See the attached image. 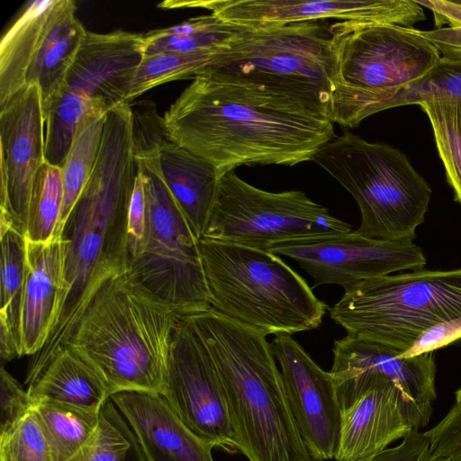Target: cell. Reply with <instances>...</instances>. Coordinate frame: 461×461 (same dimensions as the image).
Segmentation results:
<instances>
[{
  "label": "cell",
  "instance_id": "cell-33",
  "mask_svg": "<svg viewBox=\"0 0 461 461\" xmlns=\"http://www.w3.org/2000/svg\"><path fill=\"white\" fill-rule=\"evenodd\" d=\"M0 461H50L48 438L34 408L0 436Z\"/></svg>",
  "mask_w": 461,
  "mask_h": 461
},
{
  "label": "cell",
  "instance_id": "cell-16",
  "mask_svg": "<svg viewBox=\"0 0 461 461\" xmlns=\"http://www.w3.org/2000/svg\"><path fill=\"white\" fill-rule=\"evenodd\" d=\"M271 252L296 261L316 285L335 284L346 290L356 284L401 270H420L426 258L411 240H381L355 230L321 240L285 243Z\"/></svg>",
  "mask_w": 461,
  "mask_h": 461
},
{
  "label": "cell",
  "instance_id": "cell-25",
  "mask_svg": "<svg viewBox=\"0 0 461 461\" xmlns=\"http://www.w3.org/2000/svg\"><path fill=\"white\" fill-rule=\"evenodd\" d=\"M0 355L13 358L22 353L21 320L27 273L25 235L0 224Z\"/></svg>",
  "mask_w": 461,
  "mask_h": 461
},
{
  "label": "cell",
  "instance_id": "cell-6",
  "mask_svg": "<svg viewBox=\"0 0 461 461\" xmlns=\"http://www.w3.org/2000/svg\"><path fill=\"white\" fill-rule=\"evenodd\" d=\"M312 161L356 200L361 213L357 234L381 240L416 238L432 191L399 149L345 131L326 143Z\"/></svg>",
  "mask_w": 461,
  "mask_h": 461
},
{
  "label": "cell",
  "instance_id": "cell-3",
  "mask_svg": "<svg viewBox=\"0 0 461 461\" xmlns=\"http://www.w3.org/2000/svg\"><path fill=\"white\" fill-rule=\"evenodd\" d=\"M190 316L222 381L238 451L249 461H315L267 336L212 308Z\"/></svg>",
  "mask_w": 461,
  "mask_h": 461
},
{
  "label": "cell",
  "instance_id": "cell-29",
  "mask_svg": "<svg viewBox=\"0 0 461 461\" xmlns=\"http://www.w3.org/2000/svg\"><path fill=\"white\" fill-rule=\"evenodd\" d=\"M68 461H148L130 424L109 398L90 440Z\"/></svg>",
  "mask_w": 461,
  "mask_h": 461
},
{
  "label": "cell",
  "instance_id": "cell-34",
  "mask_svg": "<svg viewBox=\"0 0 461 461\" xmlns=\"http://www.w3.org/2000/svg\"><path fill=\"white\" fill-rule=\"evenodd\" d=\"M434 14L437 28L443 24L438 34V47L442 55L448 59H461V1H417Z\"/></svg>",
  "mask_w": 461,
  "mask_h": 461
},
{
  "label": "cell",
  "instance_id": "cell-30",
  "mask_svg": "<svg viewBox=\"0 0 461 461\" xmlns=\"http://www.w3.org/2000/svg\"><path fill=\"white\" fill-rule=\"evenodd\" d=\"M63 203L61 169L46 161L38 170L32 187L25 237L46 243L58 237Z\"/></svg>",
  "mask_w": 461,
  "mask_h": 461
},
{
  "label": "cell",
  "instance_id": "cell-27",
  "mask_svg": "<svg viewBox=\"0 0 461 461\" xmlns=\"http://www.w3.org/2000/svg\"><path fill=\"white\" fill-rule=\"evenodd\" d=\"M101 408L52 400L35 402L34 410L48 438L50 461H68L90 440L99 425Z\"/></svg>",
  "mask_w": 461,
  "mask_h": 461
},
{
  "label": "cell",
  "instance_id": "cell-19",
  "mask_svg": "<svg viewBox=\"0 0 461 461\" xmlns=\"http://www.w3.org/2000/svg\"><path fill=\"white\" fill-rule=\"evenodd\" d=\"M384 344L347 334L334 341L330 374L338 395L363 380L384 376L401 392L418 430L427 426L436 399L434 351L409 357Z\"/></svg>",
  "mask_w": 461,
  "mask_h": 461
},
{
  "label": "cell",
  "instance_id": "cell-35",
  "mask_svg": "<svg viewBox=\"0 0 461 461\" xmlns=\"http://www.w3.org/2000/svg\"><path fill=\"white\" fill-rule=\"evenodd\" d=\"M35 402L4 366L0 369V436L8 433L34 408Z\"/></svg>",
  "mask_w": 461,
  "mask_h": 461
},
{
  "label": "cell",
  "instance_id": "cell-14",
  "mask_svg": "<svg viewBox=\"0 0 461 461\" xmlns=\"http://www.w3.org/2000/svg\"><path fill=\"white\" fill-rule=\"evenodd\" d=\"M161 394L204 443L238 451L222 381L190 315L178 316L172 332Z\"/></svg>",
  "mask_w": 461,
  "mask_h": 461
},
{
  "label": "cell",
  "instance_id": "cell-10",
  "mask_svg": "<svg viewBox=\"0 0 461 461\" xmlns=\"http://www.w3.org/2000/svg\"><path fill=\"white\" fill-rule=\"evenodd\" d=\"M159 149L133 152L147 203L143 249L127 273L178 316L211 308L199 240L162 176Z\"/></svg>",
  "mask_w": 461,
  "mask_h": 461
},
{
  "label": "cell",
  "instance_id": "cell-21",
  "mask_svg": "<svg viewBox=\"0 0 461 461\" xmlns=\"http://www.w3.org/2000/svg\"><path fill=\"white\" fill-rule=\"evenodd\" d=\"M110 399L130 424L148 461H213L212 447L179 420L161 393L122 392Z\"/></svg>",
  "mask_w": 461,
  "mask_h": 461
},
{
  "label": "cell",
  "instance_id": "cell-4",
  "mask_svg": "<svg viewBox=\"0 0 461 461\" xmlns=\"http://www.w3.org/2000/svg\"><path fill=\"white\" fill-rule=\"evenodd\" d=\"M177 318L126 271L97 291L66 347L94 368L110 397L122 392L161 393Z\"/></svg>",
  "mask_w": 461,
  "mask_h": 461
},
{
  "label": "cell",
  "instance_id": "cell-26",
  "mask_svg": "<svg viewBox=\"0 0 461 461\" xmlns=\"http://www.w3.org/2000/svg\"><path fill=\"white\" fill-rule=\"evenodd\" d=\"M249 27L225 22L213 14L142 34L143 56L166 52H215L229 48Z\"/></svg>",
  "mask_w": 461,
  "mask_h": 461
},
{
  "label": "cell",
  "instance_id": "cell-2",
  "mask_svg": "<svg viewBox=\"0 0 461 461\" xmlns=\"http://www.w3.org/2000/svg\"><path fill=\"white\" fill-rule=\"evenodd\" d=\"M137 174L131 109L119 104L105 115L93 171L63 228L61 236L68 245L62 304L47 342L32 356L28 374L67 346L97 291L127 271L128 211Z\"/></svg>",
  "mask_w": 461,
  "mask_h": 461
},
{
  "label": "cell",
  "instance_id": "cell-32",
  "mask_svg": "<svg viewBox=\"0 0 461 461\" xmlns=\"http://www.w3.org/2000/svg\"><path fill=\"white\" fill-rule=\"evenodd\" d=\"M215 52H166L144 57L131 82L128 100L165 83L201 76Z\"/></svg>",
  "mask_w": 461,
  "mask_h": 461
},
{
  "label": "cell",
  "instance_id": "cell-36",
  "mask_svg": "<svg viewBox=\"0 0 461 461\" xmlns=\"http://www.w3.org/2000/svg\"><path fill=\"white\" fill-rule=\"evenodd\" d=\"M146 232V195L142 177L138 173L128 211L127 239L129 260L141 252L145 243Z\"/></svg>",
  "mask_w": 461,
  "mask_h": 461
},
{
  "label": "cell",
  "instance_id": "cell-13",
  "mask_svg": "<svg viewBox=\"0 0 461 461\" xmlns=\"http://www.w3.org/2000/svg\"><path fill=\"white\" fill-rule=\"evenodd\" d=\"M72 0H36L0 42V106L28 85L41 90L43 112L60 89L87 30Z\"/></svg>",
  "mask_w": 461,
  "mask_h": 461
},
{
  "label": "cell",
  "instance_id": "cell-37",
  "mask_svg": "<svg viewBox=\"0 0 461 461\" xmlns=\"http://www.w3.org/2000/svg\"><path fill=\"white\" fill-rule=\"evenodd\" d=\"M360 461H431L429 443L424 433L411 430L397 447Z\"/></svg>",
  "mask_w": 461,
  "mask_h": 461
},
{
  "label": "cell",
  "instance_id": "cell-31",
  "mask_svg": "<svg viewBox=\"0 0 461 461\" xmlns=\"http://www.w3.org/2000/svg\"><path fill=\"white\" fill-rule=\"evenodd\" d=\"M419 105L429 119L447 180L461 203V103L438 98Z\"/></svg>",
  "mask_w": 461,
  "mask_h": 461
},
{
  "label": "cell",
  "instance_id": "cell-18",
  "mask_svg": "<svg viewBox=\"0 0 461 461\" xmlns=\"http://www.w3.org/2000/svg\"><path fill=\"white\" fill-rule=\"evenodd\" d=\"M271 348L299 432L315 461L335 457L341 405L330 372L321 368L289 334L276 335Z\"/></svg>",
  "mask_w": 461,
  "mask_h": 461
},
{
  "label": "cell",
  "instance_id": "cell-38",
  "mask_svg": "<svg viewBox=\"0 0 461 461\" xmlns=\"http://www.w3.org/2000/svg\"><path fill=\"white\" fill-rule=\"evenodd\" d=\"M461 338V318L440 322L426 330L402 357H409L434 351Z\"/></svg>",
  "mask_w": 461,
  "mask_h": 461
},
{
  "label": "cell",
  "instance_id": "cell-20",
  "mask_svg": "<svg viewBox=\"0 0 461 461\" xmlns=\"http://www.w3.org/2000/svg\"><path fill=\"white\" fill-rule=\"evenodd\" d=\"M341 421L336 461H360L418 430L401 392L389 379L373 375L339 397ZM419 431V430H418Z\"/></svg>",
  "mask_w": 461,
  "mask_h": 461
},
{
  "label": "cell",
  "instance_id": "cell-9",
  "mask_svg": "<svg viewBox=\"0 0 461 461\" xmlns=\"http://www.w3.org/2000/svg\"><path fill=\"white\" fill-rule=\"evenodd\" d=\"M333 58L320 22L249 27L202 75L321 105L328 111Z\"/></svg>",
  "mask_w": 461,
  "mask_h": 461
},
{
  "label": "cell",
  "instance_id": "cell-7",
  "mask_svg": "<svg viewBox=\"0 0 461 461\" xmlns=\"http://www.w3.org/2000/svg\"><path fill=\"white\" fill-rule=\"evenodd\" d=\"M333 58L330 121L355 128L377 95L416 81L441 59L419 30L390 23L339 21L329 26Z\"/></svg>",
  "mask_w": 461,
  "mask_h": 461
},
{
  "label": "cell",
  "instance_id": "cell-15",
  "mask_svg": "<svg viewBox=\"0 0 461 461\" xmlns=\"http://www.w3.org/2000/svg\"><path fill=\"white\" fill-rule=\"evenodd\" d=\"M160 8H204L246 27L279 26L327 19L390 23L412 28L426 19L412 0H197L165 1Z\"/></svg>",
  "mask_w": 461,
  "mask_h": 461
},
{
  "label": "cell",
  "instance_id": "cell-24",
  "mask_svg": "<svg viewBox=\"0 0 461 461\" xmlns=\"http://www.w3.org/2000/svg\"><path fill=\"white\" fill-rule=\"evenodd\" d=\"M34 402L52 400L101 408L110 398L100 375L68 347L61 348L40 370L25 377Z\"/></svg>",
  "mask_w": 461,
  "mask_h": 461
},
{
  "label": "cell",
  "instance_id": "cell-5",
  "mask_svg": "<svg viewBox=\"0 0 461 461\" xmlns=\"http://www.w3.org/2000/svg\"><path fill=\"white\" fill-rule=\"evenodd\" d=\"M211 308L264 335L316 329L329 307L279 256L199 240Z\"/></svg>",
  "mask_w": 461,
  "mask_h": 461
},
{
  "label": "cell",
  "instance_id": "cell-11",
  "mask_svg": "<svg viewBox=\"0 0 461 461\" xmlns=\"http://www.w3.org/2000/svg\"><path fill=\"white\" fill-rule=\"evenodd\" d=\"M142 44L140 33L86 32L60 89L44 110L47 163L61 167L84 119L129 102L131 82L144 58Z\"/></svg>",
  "mask_w": 461,
  "mask_h": 461
},
{
  "label": "cell",
  "instance_id": "cell-28",
  "mask_svg": "<svg viewBox=\"0 0 461 461\" xmlns=\"http://www.w3.org/2000/svg\"><path fill=\"white\" fill-rule=\"evenodd\" d=\"M106 113L92 114L81 122L60 167L63 203L58 237L61 236L65 223L93 171L101 147Z\"/></svg>",
  "mask_w": 461,
  "mask_h": 461
},
{
  "label": "cell",
  "instance_id": "cell-1",
  "mask_svg": "<svg viewBox=\"0 0 461 461\" xmlns=\"http://www.w3.org/2000/svg\"><path fill=\"white\" fill-rule=\"evenodd\" d=\"M164 120L171 140L220 176L240 166L310 161L336 137L320 104L205 75L193 79Z\"/></svg>",
  "mask_w": 461,
  "mask_h": 461
},
{
  "label": "cell",
  "instance_id": "cell-39",
  "mask_svg": "<svg viewBox=\"0 0 461 461\" xmlns=\"http://www.w3.org/2000/svg\"><path fill=\"white\" fill-rule=\"evenodd\" d=\"M431 461H452V460L444 459V458H437V459H434V460H431Z\"/></svg>",
  "mask_w": 461,
  "mask_h": 461
},
{
  "label": "cell",
  "instance_id": "cell-17",
  "mask_svg": "<svg viewBox=\"0 0 461 461\" xmlns=\"http://www.w3.org/2000/svg\"><path fill=\"white\" fill-rule=\"evenodd\" d=\"M44 125L37 85L25 86L0 106V224L23 235L33 180L45 162Z\"/></svg>",
  "mask_w": 461,
  "mask_h": 461
},
{
  "label": "cell",
  "instance_id": "cell-23",
  "mask_svg": "<svg viewBox=\"0 0 461 461\" xmlns=\"http://www.w3.org/2000/svg\"><path fill=\"white\" fill-rule=\"evenodd\" d=\"M162 176L195 237L200 240L212 207L220 175L206 159L171 139L158 151Z\"/></svg>",
  "mask_w": 461,
  "mask_h": 461
},
{
  "label": "cell",
  "instance_id": "cell-8",
  "mask_svg": "<svg viewBox=\"0 0 461 461\" xmlns=\"http://www.w3.org/2000/svg\"><path fill=\"white\" fill-rule=\"evenodd\" d=\"M329 312L348 335L402 355L431 327L461 318V268L367 279L346 289Z\"/></svg>",
  "mask_w": 461,
  "mask_h": 461
},
{
  "label": "cell",
  "instance_id": "cell-12",
  "mask_svg": "<svg viewBox=\"0 0 461 461\" xmlns=\"http://www.w3.org/2000/svg\"><path fill=\"white\" fill-rule=\"evenodd\" d=\"M351 230L350 224L333 217L302 191L267 192L231 171L220 177L202 239L271 252L280 244L321 240Z\"/></svg>",
  "mask_w": 461,
  "mask_h": 461
},
{
  "label": "cell",
  "instance_id": "cell-22",
  "mask_svg": "<svg viewBox=\"0 0 461 461\" xmlns=\"http://www.w3.org/2000/svg\"><path fill=\"white\" fill-rule=\"evenodd\" d=\"M26 240L21 339L23 356H33L47 342L60 311L68 243L62 236L46 243Z\"/></svg>",
  "mask_w": 461,
  "mask_h": 461
}]
</instances>
